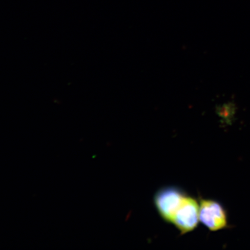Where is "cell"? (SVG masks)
<instances>
[{
    "mask_svg": "<svg viewBox=\"0 0 250 250\" xmlns=\"http://www.w3.org/2000/svg\"><path fill=\"white\" fill-rule=\"evenodd\" d=\"M199 220L211 231L223 229L228 226L226 210L220 203L213 200L200 201Z\"/></svg>",
    "mask_w": 250,
    "mask_h": 250,
    "instance_id": "cell-2",
    "label": "cell"
},
{
    "mask_svg": "<svg viewBox=\"0 0 250 250\" xmlns=\"http://www.w3.org/2000/svg\"><path fill=\"white\" fill-rule=\"evenodd\" d=\"M186 196L182 190L175 187L163 188L156 193L154 197L156 208L166 222L172 223Z\"/></svg>",
    "mask_w": 250,
    "mask_h": 250,
    "instance_id": "cell-1",
    "label": "cell"
},
{
    "mask_svg": "<svg viewBox=\"0 0 250 250\" xmlns=\"http://www.w3.org/2000/svg\"><path fill=\"white\" fill-rule=\"evenodd\" d=\"M237 110L235 103L232 102L224 103L215 107V112L218 116L227 124H231L234 120Z\"/></svg>",
    "mask_w": 250,
    "mask_h": 250,
    "instance_id": "cell-4",
    "label": "cell"
},
{
    "mask_svg": "<svg viewBox=\"0 0 250 250\" xmlns=\"http://www.w3.org/2000/svg\"><path fill=\"white\" fill-rule=\"evenodd\" d=\"M199 220V204L192 197L186 195L176 214L173 222L181 234L192 232L198 226Z\"/></svg>",
    "mask_w": 250,
    "mask_h": 250,
    "instance_id": "cell-3",
    "label": "cell"
}]
</instances>
